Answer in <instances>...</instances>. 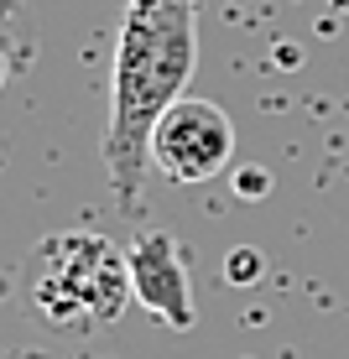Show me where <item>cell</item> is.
<instances>
[{
  "label": "cell",
  "instance_id": "3",
  "mask_svg": "<svg viewBox=\"0 0 349 359\" xmlns=\"http://www.w3.org/2000/svg\"><path fill=\"white\" fill-rule=\"evenodd\" d=\"M235 156V126L219 104L183 94L152 130V167L167 182H209Z\"/></svg>",
  "mask_w": 349,
  "mask_h": 359
},
{
  "label": "cell",
  "instance_id": "5",
  "mask_svg": "<svg viewBox=\"0 0 349 359\" xmlns=\"http://www.w3.org/2000/svg\"><path fill=\"white\" fill-rule=\"evenodd\" d=\"M266 276V261H261V250L251 245H240V250L224 255V281H235V287H251V281Z\"/></svg>",
  "mask_w": 349,
  "mask_h": 359
},
{
  "label": "cell",
  "instance_id": "1",
  "mask_svg": "<svg viewBox=\"0 0 349 359\" xmlns=\"http://www.w3.org/2000/svg\"><path fill=\"white\" fill-rule=\"evenodd\" d=\"M198 68V6L193 0H126L110 73V120L99 135V156L120 203L136 208L152 172L157 120L188 94Z\"/></svg>",
  "mask_w": 349,
  "mask_h": 359
},
{
  "label": "cell",
  "instance_id": "4",
  "mask_svg": "<svg viewBox=\"0 0 349 359\" xmlns=\"http://www.w3.org/2000/svg\"><path fill=\"white\" fill-rule=\"evenodd\" d=\"M131 292L146 313H157L167 328H193V292H188V261H183L172 234H141L131 245Z\"/></svg>",
  "mask_w": 349,
  "mask_h": 359
},
{
  "label": "cell",
  "instance_id": "6",
  "mask_svg": "<svg viewBox=\"0 0 349 359\" xmlns=\"http://www.w3.org/2000/svg\"><path fill=\"white\" fill-rule=\"evenodd\" d=\"M240 188L245 193H266V177H261V172H240Z\"/></svg>",
  "mask_w": 349,
  "mask_h": 359
},
{
  "label": "cell",
  "instance_id": "7",
  "mask_svg": "<svg viewBox=\"0 0 349 359\" xmlns=\"http://www.w3.org/2000/svg\"><path fill=\"white\" fill-rule=\"evenodd\" d=\"M0 83H6V53H0Z\"/></svg>",
  "mask_w": 349,
  "mask_h": 359
},
{
  "label": "cell",
  "instance_id": "8",
  "mask_svg": "<svg viewBox=\"0 0 349 359\" xmlns=\"http://www.w3.org/2000/svg\"><path fill=\"white\" fill-rule=\"evenodd\" d=\"M193 6H198V0H193Z\"/></svg>",
  "mask_w": 349,
  "mask_h": 359
},
{
  "label": "cell",
  "instance_id": "2",
  "mask_svg": "<svg viewBox=\"0 0 349 359\" xmlns=\"http://www.w3.org/2000/svg\"><path fill=\"white\" fill-rule=\"evenodd\" d=\"M27 292L37 313L58 328H99L115 323L136 302L131 255L105 234H47L32 255Z\"/></svg>",
  "mask_w": 349,
  "mask_h": 359
}]
</instances>
